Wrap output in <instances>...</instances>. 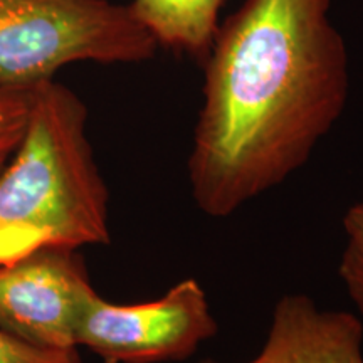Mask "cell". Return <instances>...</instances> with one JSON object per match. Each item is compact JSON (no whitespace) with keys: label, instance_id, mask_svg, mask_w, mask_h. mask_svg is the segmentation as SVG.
<instances>
[{"label":"cell","instance_id":"1","mask_svg":"<svg viewBox=\"0 0 363 363\" xmlns=\"http://www.w3.org/2000/svg\"><path fill=\"white\" fill-rule=\"evenodd\" d=\"M331 4L246 0L219 24L187 160L206 216L225 219L288 180L342 118L350 67Z\"/></svg>","mask_w":363,"mask_h":363},{"label":"cell","instance_id":"2","mask_svg":"<svg viewBox=\"0 0 363 363\" xmlns=\"http://www.w3.org/2000/svg\"><path fill=\"white\" fill-rule=\"evenodd\" d=\"M110 242V194L88 138V108L45 81L30 89L24 138L0 174V267L43 249Z\"/></svg>","mask_w":363,"mask_h":363},{"label":"cell","instance_id":"3","mask_svg":"<svg viewBox=\"0 0 363 363\" xmlns=\"http://www.w3.org/2000/svg\"><path fill=\"white\" fill-rule=\"evenodd\" d=\"M158 51L131 7L111 0H0V86L30 91L72 62L135 65Z\"/></svg>","mask_w":363,"mask_h":363},{"label":"cell","instance_id":"4","mask_svg":"<svg viewBox=\"0 0 363 363\" xmlns=\"http://www.w3.org/2000/svg\"><path fill=\"white\" fill-rule=\"evenodd\" d=\"M217 331L206 289L187 278L162 298L138 305H115L89 289L76 325V345L103 363L179 362L192 357Z\"/></svg>","mask_w":363,"mask_h":363},{"label":"cell","instance_id":"5","mask_svg":"<svg viewBox=\"0 0 363 363\" xmlns=\"http://www.w3.org/2000/svg\"><path fill=\"white\" fill-rule=\"evenodd\" d=\"M93 289L83 257L43 249L0 267V328L52 350H76V325Z\"/></svg>","mask_w":363,"mask_h":363},{"label":"cell","instance_id":"6","mask_svg":"<svg viewBox=\"0 0 363 363\" xmlns=\"http://www.w3.org/2000/svg\"><path fill=\"white\" fill-rule=\"evenodd\" d=\"M244 363H363V323L353 313L318 306L306 294H284L261 350Z\"/></svg>","mask_w":363,"mask_h":363},{"label":"cell","instance_id":"7","mask_svg":"<svg viewBox=\"0 0 363 363\" xmlns=\"http://www.w3.org/2000/svg\"><path fill=\"white\" fill-rule=\"evenodd\" d=\"M225 0H131L128 6L158 48L206 59Z\"/></svg>","mask_w":363,"mask_h":363},{"label":"cell","instance_id":"8","mask_svg":"<svg viewBox=\"0 0 363 363\" xmlns=\"http://www.w3.org/2000/svg\"><path fill=\"white\" fill-rule=\"evenodd\" d=\"M30 111V91L0 86V174L24 138Z\"/></svg>","mask_w":363,"mask_h":363},{"label":"cell","instance_id":"9","mask_svg":"<svg viewBox=\"0 0 363 363\" xmlns=\"http://www.w3.org/2000/svg\"><path fill=\"white\" fill-rule=\"evenodd\" d=\"M0 363H83L76 350H52L30 345L0 328Z\"/></svg>","mask_w":363,"mask_h":363},{"label":"cell","instance_id":"10","mask_svg":"<svg viewBox=\"0 0 363 363\" xmlns=\"http://www.w3.org/2000/svg\"><path fill=\"white\" fill-rule=\"evenodd\" d=\"M338 276L343 281L348 296L363 316V249L348 242L340 257Z\"/></svg>","mask_w":363,"mask_h":363},{"label":"cell","instance_id":"11","mask_svg":"<svg viewBox=\"0 0 363 363\" xmlns=\"http://www.w3.org/2000/svg\"><path fill=\"white\" fill-rule=\"evenodd\" d=\"M343 229L348 242L363 249V201L348 208L343 217Z\"/></svg>","mask_w":363,"mask_h":363}]
</instances>
